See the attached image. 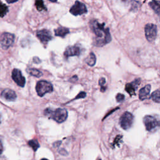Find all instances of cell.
I'll use <instances>...</instances> for the list:
<instances>
[{
	"instance_id": "obj_1",
	"label": "cell",
	"mask_w": 160,
	"mask_h": 160,
	"mask_svg": "<svg viewBox=\"0 0 160 160\" xmlns=\"http://www.w3.org/2000/svg\"><path fill=\"white\" fill-rule=\"evenodd\" d=\"M90 27L96 35V45L102 46L108 44L111 41V37L109 28H105L104 23H100L96 20L90 22Z\"/></svg>"
},
{
	"instance_id": "obj_2",
	"label": "cell",
	"mask_w": 160,
	"mask_h": 160,
	"mask_svg": "<svg viewBox=\"0 0 160 160\" xmlns=\"http://www.w3.org/2000/svg\"><path fill=\"white\" fill-rule=\"evenodd\" d=\"M45 115L58 123L65 121L68 118V111L66 110L63 108H58L55 110H53L51 108H46L45 110Z\"/></svg>"
},
{
	"instance_id": "obj_3",
	"label": "cell",
	"mask_w": 160,
	"mask_h": 160,
	"mask_svg": "<svg viewBox=\"0 0 160 160\" xmlns=\"http://www.w3.org/2000/svg\"><path fill=\"white\" fill-rule=\"evenodd\" d=\"M143 123L147 131L153 132L160 127V121L155 117L147 115L143 118Z\"/></svg>"
},
{
	"instance_id": "obj_4",
	"label": "cell",
	"mask_w": 160,
	"mask_h": 160,
	"mask_svg": "<svg viewBox=\"0 0 160 160\" xmlns=\"http://www.w3.org/2000/svg\"><path fill=\"white\" fill-rule=\"evenodd\" d=\"M53 87L52 84L46 81H40L36 86L37 92L40 97H43L45 94L53 92Z\"/></svg>"
},
{
	"instance_id": "obj_5",
	"label": "cell",
	"mask_w": 160,
	"mask_h": 160,
	"mask_svg": "<svg viewBox=\"0 0 160 160\" xmlns=\"http://www.w3.org/2000/svg\"><path fill=\"white\" fill-rule=\"evenodd\" d=\"M133 116L131 113L128 111L124 112L122 115L119 119L121 127L125 130H128L131 127L133 124Z\"/></svg>"
},
{
	"instance_id": "obj_6",
	"label": "cell",
	"mask_w": 160,
	"mask_h": 160,
	"mask_svg": "<svg viewBox=\"0 0 160 160\" xmlns=\"http://www.w3.org/2000/svg\"><path fill=\"white\" fill-rule=\"evenodd\" d=\"M14 38V35L11 33H3L0 38V45L5 49H8L13 44Z\"/></svg>"
},
{
	"instance_id": "obj_7",
	"label": "cell",
	"mask_w": 160,
	"mask_h": 160,
	"mask_svg": "<svg viewBox=\"0 0 160 160\" xmlns=\"http://www.w3.org/2000/svg\"><path fill=\"white\" fill-rule=\"evenodd\" d=\"M145 36L146 40L149 42H153L155 40L157 37V27L155 25L149 23L145 26Z\"/></svg>"
},
{
	"instance_id": "obj_8",
	"label": "cell",
	"mask_w": 160,
	"mask_h": 160,
	"mask_svg": "<svg viewBox=\"0 0 160 160\" xmlns=\"http://www.w3.org/2000/svg\"><path fill=\"white\" fill-rule=\"evenodd\" d=\"M69 12L74 16H78L87 13L88 10L84 3L79 1H76L75 4L71 8Z\"/></svg>"
},
{
	"instance_id": "obj_9",
	"label": "cell",
	"mask_w": 160,
	"mask_h": 160,
	"mask_svg": "<svg viewBox=\"0 0 160 160\" xmlns=\"http://www.w3.org/2000/svg\"><path fill=\"white\" fill-rule=\"evenodd\" d=\"M12 78L14 81L20 87H24L26 83L25 78L22 75L20 70L14 69L12 72Z\"/></svg>"
},
{
	"instance_id": "obj_10",
	"label": "cell",
	"mask_w": 160,
	"mask_h": 160,
	"mask_svg": "<svg viewBox=\"0 0 160 160\" xmlns=\"http://www.w3.org/2000/svg\"><path fill=\"white\" fill-rule=\"evenodd\" d=\"M81 51L82 48L78 45L68 46L64 53V55L66 58H69L70 57L80 56L81 55Z\"/></svg>"
},
{
	"instance_id": "obj_11",
	"label": "cell",
	"mask_w": 160,
	"mask_h": 160,
	"mask_svg": "<svg viewBox=\"0 0 160 160\" xmlns=\"http://www.w3.org/2000/svg\"><path fill=\"white\" fill-rule=\"evenodd\" d=\"M37 36L43 44H46L52 39L51 32L49 30L45 29L38 31L37 33Z\"/></svg>"
},
{
	"instance_id": "obj_12",
	"label": "cell",
	"mask_w": 160,
	"mask_h": 160,
	"mask_svg": "<svg viewBox=\"0 0 160 160\" xmlns=\"http://www.w3.org/2000/svg\"><path fill=\"white\" fill-rule=\"evenodd\" d=\"M141 80L140 79H136L131 83H127L125 86L126 92L130 94L131 96H135L136 95V91L138 88L139 84H140Z\"/></svg>"
},
{
	"instance_id": "obj_13",
	"label": "cell",
	"mask_w": 160,
	"mask_h": 160,
	"mask_svg": "<svg viewBox=\"0 0 160 160\" xmlns=\"http://www.w3.org/2000/svg\"><path fill=\"white\" fill-rule=\"evenodd\" d=\"M150 91H151V85L147 84L143 88H142L139 92V98L141 100L143 101L150 98Z\"/></svg>"
},
{
	"instance_id": "obj_14",
	"label": "cell",
	"mask_w": 160,
	"mask_h": 160,
	"mask_svg": "<svg viewBox=\"0 0 160 160\" xmlns=\"http://www.w3.org/2000/svg\"><path fill=\"white\" fill-rule=\"evenodd\" d=\"M2 97L7 101H14L16 99V93L10 90V89H5L2 93Z\"/></svg>"
},
{
	"instance_id": "obj_15",
	"label": "cell",
	"mask_w": 160,
	"mask_h": 160,
	"mask_svg": "<svg viewBox=\"0 0 160 160\" xmlns=\"http://www.w3.org/2000/svg\"><path fill=\"white\" fill-rule=\"evenodd\" d=\"M149 6L151 9L160 17V1L158 0H151L149 3Z\"/></svg>"
},
{
	"instance_id": "obj_16",
	"label": "cell",
	"mask_w": 160,
	"mask_h": 160,
	"mask_svg": "<svg viewBox=\"0 0 160 160\" xmlns=\"http://www.w3.org/2000/svg\"><path fill=\"white\" fill-rule=\"evenodd\" d=\"M69 33V29L64 27H59L55 30V33L56 36L62 37V38L66 36Z\"/></svg>"
},
{
	"instance_id": "obj_17",
	"label": "cell",
	"mask_w": 160,
	"mask_h": 160,
	"mask_svg": "<svg viewBox=\"0 0 160 160\" xmlns=\"http://www.w3.org/2000/svg\"><path fill=\"white\" fill-rule=\"evenodd\" d=\"M86 63L88 64V65L90 66H93L96 62V58L95 55L93 53H91L89 56L86 58L85 60Z\"/></svg>"
},
{
	"instance_id": "obj_18",
	"label": "cell",
	"mask_w": 160,
	"mask_h": 160,
	"mask_svg": "<svg viewBox=\"0 0 160 160\" xmlns=\"http://www.w3.org/2000/svg\"><path fill=\"white\" fill-rule=\"evenodd\" d=\"M8 12V7L0 0V18L4 17Z\"/></svg>"
},
{
	"instance_id": "obj_19",
	"label": "cell",
	"mask_w": 160,
	"mask_h": 160,
	"mask_svg": "<svg viewBox=\"0 0 160 160\" xmlns=\"http://www.w3.org/2000/svg\"><path fill=\"white\" fill-rule=\"evenodd\" d=\"M28 73L31 75V76H35L37 78H39L40 76H42V72H40V70L37 69H35V68H30L28 69Z\"/></svg>"
},
{
	"instance_id": "obj_20",
	"label": "cell",
	"mask_w": 160,
	"mask_h": 160,
	"mask_svg": "<svg viewBox=\"0 0 160 160\" xmlns=\"http://www.w3.org/2000/svg\"><path fill=\"white\" fill-rule=\"evenodd\" d=\"M35 6H36L37 10L39 11L46 10V6L44 5V2L43 0H36V2H35Z\"/></svg>"
},
{
	"instance_id": "obj_21",
	"label": "cell",
	"mask_w": 160,
	"mask_h": 160,
	"mask_svg": "<svg viewBox=\"0 0 160 160\" xmlns=\"http://www.w3.org/2000/svg\"><path fill=\"white\" fill-rule=\"evenodd\" d=\"M28 145L30 147L32 148V149L34 151H37V150L40 148V145H39V143L38 141L36 139H32V140H30L28 141Z\"/></svg>"
},
{
	"instance_id": "obj_22",
	"label": "cell",
	"mask_w": 160,
	"mask_h": 160,
	"mask_svg": "<svg viewBox=\"0 0 160 160\" xmlns=\"http://www.w3.org/2000/svg\"><path fill=\"white\" fill-rule=\"evenodd\" d=\"M151 98L155 103H160V89L153 92L151 95Z\"/></svg>"
},
{
	"instance_id": "obj_23",
	"label": "cell",
	"mask_w": 160,
	"mask_h": 160,
	"mask_svg": "<svg viewBox=\"0 0 160 160\" xmlns=\"http://www.w3.org/2000/svg\"><path fill=\"white\" fill-rule=\"evenodd\" d=\"M116 99L117 102L121 103L124 100V95L123 94H121V93H118V94H117V95L116 96Z\"/></svg>"
},
{
	"instance_id": "obj_24",
	"label": "cell",
	"mask_w": 160,
	"mask_h": 160,
	"mask_svg": "<svg viewBox=\"0 0 160 160\" xmlns=\"http://www.w3.org/2000/svg\"><path fill=\"white\" fill-rule=\"evenodd\" d=\"M138 5H139V2H136V1H132L131 2V10L135 11V10H137L138 8Z\"/></svg>"
},
{
	"instance_id": "obj_25",
	"label": "cell",
	"mask_w": 160,
	"mask_h": 160,
	"mask_svg": "<svg viewBox=\"0 0 160 160\" xmlns=\"http://www.w3.org/2000/svg\"><path fill=\"white\" fill-rule=\"evenodd\" d=\"M86 96V93L85 92H80L77 96L75 98V100H77V99H80V98H84Z\"/></svg>"
},
{
	"instance_id": "obj_26",
	"label": "cell",
	"mask_w": 160,
	"mask_h": 160,
	"mask_svg": "<svg viewBox=\"0 0 160 160\" xmlns=\"http://www.w3.org/2000/svg\"><path fill=\"white\" fill-rule=\"evenodd\" d=\"M122 138V136H117L115 140V142L113 143V145H119L118 144V142L119 141H121V139Z\"/></svg>"
},
{
	"instance_id": "obj_27",
	"label": "cell",
	"mask_w": 160,
	"mask_h": 160,
	"mask_svg": "<svg viewBox=\"0 0 160 160\" xmlns=\"http://www.w3.org/2000/svg\"><path fill=\"white\" fill-rule=\"evenodd\" d=\"M106 83V80L105 78H101L99 80V84L101 86H104V85Z\"/></svg>"
},
{
	"instance_id": "obj_28",
	"label": "cell",
	"mask_w": 160,
	"mask_h": 160,
	"mask_svg": "<svg viewBox=\"0 0 160 160\" xmlns=\"http://www.w3.org/2000/svg\"><path fill=\"white\" fill-rule=\"evenodd\" d=\"M3 151V146L2 142L1 139H0V155L2 154Z\"/></svg>"
},
{
	"instance_id": "obj_29",
	"label": "cell",
	"mask_w": 160,
	"mask_h": 160,
	"mask_svg": "<svg viewBox=\"0 0 160 160\" xmlns=\"http://www.w3.org/2000/svg\"><path fill=\"white\" fill-rule=\"evenodd\" d=\"M78 80V77H77V76H73L72 78H71L70 80H69V81H71V82H75V81H76Z\"/></svg>"
},
{
	"instance_id": "obj_30",
	"label": "cell",
	"mask_w": 160,
	"mask_h": 160,
	"mask_svg": "<svg viewBox=\"0 0 160 160\" xmlns=\"http://www.w3.org/2000/svg\"><path fill=\"white\" fill-rule=\"evenodd\" d=\"M6 1L8 3H15V2H18V0H6Z\"/></svg>"
},
{
	"instance_id": "obj_31",
	"label": "cell",
	"mask_w": 160,
	"mask_h": 160,
	"mask_svg": "<svg viewBox=\"0 0 160 160\" xmlns=\"http://www.w3.org/2000/svg\"><path fill=\"white\" fill-rule=\"evenodd\" d=\"M62 151H60V153H61V154H63V155H66V154H68V153L64 150H61Z\"/></svg>"
},
{
	"instance_id": "obj_32",
	"label": "cell",
	"mask_w": 160,
	"mask_h": 160,
	"mask_svg": "<svg viewBox=\"0 0 160 160\" xmlns=\"http://www.w3.org/2000/svg\"><path fill=\"white\" fill-rule=\"evenodd\" d=\"M121 2H122L123 3H127L128 2V0H120Z\"/></svg>"
},
{
	"instance_id": "obj_33",
	"label": "cell",
	"mask_w": 160,
	"mask_h": 160,
	"mask_svg": "<svg viewBox=\"0 0 160 160\" xmlns=\"http://www.w3.org/2000/svg\"><path fill=\"white\" fill-rule=\"evenodd\" d=\"M49 1L51 2H53V3H55V2H57V0H49Z\"/></svg>"
},
{
	"instance_id": "obj_34",
	"label": "cell",
	"mask_w": 160,
	"mask_h": 160,
	"mask_svg": "<svg viewBox=\"0 0 160 160\" xmlns=\"http://www.w3.org/2000/svg\"><path fill=\"white\" fill-rule=\"evenodd\" d=\"M0 123H1V121H0Z\"/></svg>"
}]
</instances>
